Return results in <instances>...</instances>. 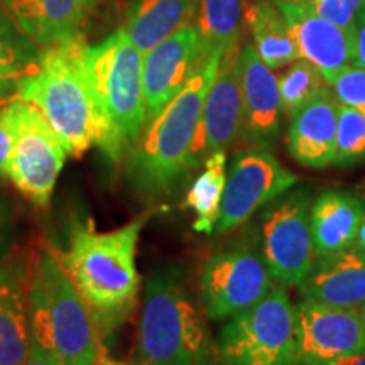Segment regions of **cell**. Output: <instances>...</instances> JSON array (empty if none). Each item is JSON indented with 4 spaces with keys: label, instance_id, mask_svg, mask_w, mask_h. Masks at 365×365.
I'll return each mask as SVG.
<instances>
[{
    "label": "cell",
    "instance_id": "cb8c5ba5",
    "mask_svg": "<svg viewBox=\"0 0 365 365\" xmlns=\"http://www.w3.org/2000/svg\"><path fill=\"white\" fill-rule=\"evenodd\" d=\"M195 26L205 58L240 48L244 0H198Z\"/></svg>",
    "mask_w": 365,
    "mask_h": 365
},
{
    "label": "cell",
    "instance_id": "60d3db41",
    "mask_svg": "<svg viewBox=\"0 0 365 365\" xmlns=\"http://www.w3.org/2000/svg\"><path fill=\"white\" fill-rule=\"evenodd\" d=\"M287 2H307V0H287Z\"/></svg>",
    "mask_w": 365,
    "mask_h": 365
},
{
    "label": "cell",
    "instance_id": "d4e9b609",
    "mask_svg": "<svg viewBox=\"0 0 365 365\" xmlns=\"http://www.w3.org/2000/svg\"><path fill=\"white\" fill-rule=\"evenodd\" d=\"M39 46L14 24L9 14L0 11V93L14 98L19 85L38 71Z\"/></svg>",
    "mask_w": 365,
    "mask_h": 365
},
{
    "label": "cell",
    "instance_id": "7402d4cb",
    "mask_svg": "<svg viewBox=\"0 0 365 365\" xmlns=\"http://www.w3.org/2000/svg\"><path fill=\"white\" fill-rule=\"evenodd\" d=\"M198 0H134L120 27L125 38L145 54L193 22Z\"/></svg>",
    "mask_w": 365,
    "mask_h": 365
},
{
    "label": "cell",
    "instance_id": "ac0fdd59",
    "mask_svg": "<svg viewBox=\"0 0 365 365\" xmlns=\"http://www.w3.org/2000/svg\"><path fill=\"white\" fill-rule=\"evenodd\" d=\"M339 112L340 103L330 88L289 117L287 148L294 161L313 170L333 164Z\"/></svg>",
    "mask_w": 365,
    "mask_h": 365
},
{
    "label": "cell",
    "instance_id": "484cf974",
    "mask_svg": "<svg viewBox=\"0 0 365 365\" xmlns=\"http://www.w3.org/2000/svg\"><path fill=\"white\" fill-rule=\"evenodd\" d=\"M225 166V150L210 154L205 161V171L196 178L186 195V207L196 213L193 228L198 234L212 235L215 230L227 182Z\"/></svg>",
    "mask_w": 365,
    "mask_h": 365
},
{
    "label": "cell",
    "instance_id": "74e56055",
    "mask_svg": "<svg viewBox=\"0 0 365 365\" xmlns=\"http://www.w3.org/2000/svg\"><path fill=\"white\" fill-rule=\"evenodd\" d=\"M100 2H102V0H85V6H86V9H88V11H91V9L97 7Z\"/></svg>",
    "mask_w": 365,
    "mask_h": 365
},
{
    "label": "cell",
    "instance_id": "83f0119b",
    "mask_svg": "<svg viewBox=\"0 0 365 365\" xmlns=\"http://www.w3.org/2000/svg\"><path fill=\"white\" fill-rule=\"evenodd\" d=\"M365 161V115L340 103L335 143V166H354Z\"/></svg>",
    "mask_w": 365,
    "mask_h": 365
},
{
    "label": "cell",
    "instance_id": "f35d334b",
    "mask_svg": "<svg viewBox=\"0 0 365 365\" xmlns=\"http://www.w3.org/2000/svg\"><path fill=\"white\" fill-rule=\"evenodd\" d=\"M360 314H362V319H364V325H365V301L362 304H360Z\"/></svg>",
    "mask_w": 365,
    "mask_h": 365
},
{
    "label": "cell",
    "instance_id": "4316f807",
    "mask_svg": "<svg viewBox=\"0 0 365 365\" xmlns=\"http://www.w3.org/2000/svg\"><path fill=\"white\" fill-rule=\"evenodd\" d=\"M282 113L291 117L299 108L330 90V85L322 71L307 59H296L293 65L277 76Z\"/></svg>",
    "mask_w": 365,
    "mask_h": 365
},
{
    "label": "cell",
    "instance_id": "603a6c76",
    "mask_svg": "<svg viewBox=\"0 0 365 365\" xmlns=\"http://www.w3.org/2000/svg\"><path fill=\"white\" fill-rule=\"evenodd\" d=\"M244 24L252 34L255 53L267 68L277 70L299 59L287 22L274 0H250L244 4Z\"/></svg>",
    "mask_w": 365,
    "mask_h": 365
},
{
    "label": "cell",
    "instance_id": "d590c367",
    "mask_svg": "<svg viewBox=\"0 0 365 365\" xmlns=\"http://www.w3.org/2000/svg\"><path fill=\"white\" fill-rule=\"evenodd\" d=\"M354 247H357L359 250H362V252H365V217H364L362 223H360L357 239H355V242H354Z\"/></svg>",
    "mask_w": 365,
    "mask_h": 365
},
{
    "label": "cell",
    "instance_id": "7c38bea8",
    "mask_svg": "<svg viewBox=\"0 0 365 365\" xmlns=\"http://www.w3.org/2000/svg\"><path fill=\"white\" fill-rule=\"evenodd\" d=\"M360 352H365L360 307H330L304 299L296 307L293 365H331Z\"/></svg>",
    "mask_w": 365,
    "mask_h": 365
},
{
    "label": "cell",
    "instance_id": "6da1fadb",
    "mask_svg": "<svg viewBox=\"0 0 365 365\" xmlns=\"http://www.w3.org/2000/svg\"><path fill=\"white\" fill-rule=\"evenodd\" d=\"M145 218L110 232L78 227L59 261L88 304L103 340L129 318L137 303L140 276L135 266L137 240Z\"/></svg>",
    "mask_w": 365,
    "mask_h": 365
},
{
    "label": "cell",
    "instance_id": "8d00e7d4",
    "mask_svg": "<svg viewBox=\"0 0 365 365\" xmlns=\"http://www.w3.org/2000/svg\"><path fill=\"white\" fill-rule=\"evenodd\" d=\"M11 100H12V97H7V95L0 93V113L6 110V107L11 103Z\"/></svg>",
    "mask_w": 365,
    "mask_h": 365
},
{
    "label": "cell",
    "instance_id": "9a60e30c",
    "mask_svg": "<svg viewBox=\"0 0 365 365\" xmlns=\"http://www.w3.org/2000/svg\"><path fill=\"white\" fill-rule=\"evenodd\" d=\"M289 27L299 58L307 59L328 78L354 65V36L319 17L307 2L274 0Z\"/></svg>",
    "mask_w": 365,
    "mask_h": 365
},
{
    "label": "cell",
    "instance_id": "e0dca14e",
    "mask_svg": "<svg viewBox=\"0 0 365 365\" xmlns=\"http://www.w3.org/2000/svg\"><path fill=\"white\" fill-rule=\"evenodd\" d=\"M304 301L355 308L365 301V252L349 247L314 255L308 276L298 286Z\"/></svg>",
    "mask_w": 365,
    "mask_h": 365
},
{
    "label": "cell",
    "instance_id": "4fadbf2b",
    "mask_svg": "<svg viewBox=\"0 0 365 365\" xmlns=\"http://www.w3.org/2000/svg\"><path fill=\"white\" fill-rule=\"evenodd\" d=\"M240 49L222 53L217 76L205 98L202 120L191 148L193 168L198 166L205 156L227 150L240 139L244 122L239 71Z\"/></svg>",
    "mask_w": 365,
    "mask_h": 365
},
{
    "label": "cell",
    "instance_id": "e575fe53",
    "mask_svg": "<svg viewBox=\"0 0 365 365\" xmlns=\"http://www.w3.org/2000/svg\"><path fill=\"white\" fill-rule=\"evenodd\" d=\"M331 365H365V352H360L357 355H352V357L339 360V362H335Z\"/></svg>",
    "mask_w": 365,
    "mask_h": 365
},
{
    "label": "cell",
    "instance_id": "ffe728a7",
    "mask_svg": "<svg viewBox=\"0 0 365 365\" xmlns=\"http://www.w3.org/2000/svg\"><path fill=\"white\" fill-rule=\"evenodd\" d=\"M14 24L39 48L80 36L85 0H4Z\"/></svg>",
    "mask_w": 365,
    "mask_h": 365
},
{
    "label": "cell",
    "instance_id": "4dcf8cb0",
    "mask_svg": "<svg viewBox=\"0 0 365 365\" xmlns=\"http://www.w3.org/2000/svg\"><path fill=\"white\" fill-rule=\"evenodd\" d=\"M12 144H14V122L7 105L6 110L0 113V176L6 175L7 159L12 150Z\"/></svg>",
    "mask_w": 365,
    "mask_h": 365
},
{
    "label": "cell",
    "instance_id": "ab89813d",
    "mask_svg": "<svg viewBox=\"0 0 365 365\" xmlns=\"http://www.w3.org/2000/svg\"><path fill=\"white\" fill-rule=\"evenodd\" d=\"M105 365H130V364H124V362H112V360H108V362L105 364ZM132 365H134V364H132Z\"/></svg>",
    "mask_w": 365,
    "mask_h": 365
},
{
    "label": "cell",
    "instance_id": "7a4b0ae2",
    "mask_svg": "<svg viewBox=\"0 0 365 365\" xmlns=\"http://www.w3.org/2000/svg\"><path fill=\"white\" fill-rule=\"evenodd\" d=\"M88 44L80 36L46 46L38 71L19 85L14 98L33 103L65 144L70 156L97 145L102 130L97 98L86 70Z\"/></svg>",
    "mask_w": 365,
    "mask_h": 365
},
{
    "label": "cell",
    "instance_id": "f1b7e54d",
    "mask_svg": "<svg viewBox=\"0 0 365 365\" xmlns=\"http://www.w3.org/2000/svg\"><path fill=\"white\" fill-rule=\"evenodd\" d=\"M339 103L352 107L365 115V70L357 65L344 66L328 78Z\"/></svg>",
    "mask_w": 365,
    "mask_h": 365
},
{
    "label": "cell",
    "instance_id": "8fae6325",
    "mask_svg": "<svg viewBox=\"0 0 365 365\" xmlns=\"http://www.w3.org/2000/svg\"><path fill=\"white\" fill-rule=\"evenodd\" d=\"M296 182L298 176L286 170L266 149L240 150L227 175L220 215L213 234L234 230L264 205L287 193Z\"/></svg>",
    "mask_w": 365,
    "mask_h": 365
},
{
    "label": "cell",
    "instance_id": "d6a6232c",
    "mask_svg": "<svg viewBox=\"0 0 365 365\" xmlns=\"http://www.w3.org/2000/svg\"><path fill=\"white\" fill-rule=\"evenodd\" d=\"M11 217H9L6 205L0 202V259L7 252L9 244H11Z\"/></svg>",
    "mask_w": 365,
    "mask_h": 365
},
{
    "label": "cell",
    "instance_id": "30bf717a",
    "mask_svg": "<svg viewBox=\"0 0 365 365\" xmlns=\"http://www.w3.org/2000/svg\"><path fill=\"white\" fill-rule=\"evenodd\" d=\"M312 205L309 190L299 188L279 196L262 217L264 259L282 286H299L314 261Z\"/></svg>",
    "mask_w": 365,
    "mask_h": 365
},
{
    "label": "cell",
    "instance_id": "52a82bcc",
    "mask_svg": "<svg viewBox=\"0 0 365 365\" xmlns=\"http://www.w3.org/2000/svg\"><path fill=\"white\" fill-rule=\"evenodd\" d=\"M223 365H293L296 307L282 287L230 318L218 336Z\"/></svg>",
    "mask_w": 365,
    "mask_h": 365
},
{
    "label": "cell",
    "instance_id": "8992f818",
    "mask_svg": "<svg viewBox=\"0 0 365 365\" xmlns=\"http://www.w3.org/2000/svg\"><path fill=\"white\" fill-rule=\"evenodd\" d=\"M86 70L102 122L97 145L112 163H118L134 148L148 120L143 53L118 29L86 48Z\"/></svg>",
    "mask_w": 365,
    "mask_h": 365
},
{
    "label": "cell",
    "instance_id": "44dd1931",
    "mask_svg": "<svg viewBox=\"0 0 365 365\" xmlns=\"http://www.w3.org/2000/svg\"><path fill=\"white\" fill-rule=\"evenodd\" d=\"M365 217V198L352 191L325 190L312 205L314 255L352 247Z\"/></svg>",
    "mask_w": 365,
    "mask_h": 365
},
{
    "label": "cell",
    "instance_id": "5b68a950",
    "mask_svg": "<svg viewBox=\"0 0 365 365\" xmlns=\"http://www.w3.org/2000/svg\"><path fill=\"white\" fill-rule=\"evenodd\" d=\"M217 354L180 271L161 267L150 274L137 331L135 365H213Z\"/></svg>",
    "mask_w": 365,
    "mask_h": 365
},
{
    "label": "cell",
    "instance_id": "2e32d148",
    "mask_svg": "<svg viewBox=\"0 0 365 365\" xmlns=\"http://www.w3.org/2000/svg\"><path fill=\"white\" fill-rule=\"evenodd\" d=\"M239 71L244 102L240 137L254 148L266 149L279 132L282 108L277 76L264 65L252 44L240 49Z\"/></svg>",
    "mask_w": 365,
    "mask_h": 365
},
{
    "label": "cell",
    "instance_id": "f546056e",
    "mask_svg": "<svg viewBox=\"0 0 365 365\" xmlns=\"http://www.w3.org/2000/svg\"><path fill=\"white\" fill-rule=\"evenodd\" d=\"M365 0H307V4L323 19L339 26L354 36L355 21Z\"/></svg>",
    "mask_w": 365,
    "mask_h": 365
},
{
    "label": "cell",
    "instance_id": "277c9868",
    "mask_svg": "<svg viewBox=\"0 0 365 365\" xmlns=\"http://www.w3.org/2000/svg\"><path fill=\"white\" fill-rule=\"evenodd\" d=\"M33 346L56 365H105L103 336L88 304L59 261L46 252L36 261L29 281Z\"/></svg>",
    "mask_w": 365,
    "mask_h": 365
},
{
    "label": "cell",
    "instance_id": "836d02e7",
    "mask_svg": "<svg viewBox=\"0 0 365 365\" xmlns=\"http://www.w3.org/2000/svg\"><path fill=\"white\" fill-rule=\"evenodd\" d=\"M21 365H56V364H53L51 360L46 359L44 355L39 352V350H36L34 346L31 345V352H29V355H27V359Z\"/></svg>",
    "mask_w": 365,
    "mask_h": 365
},
{
    "label": "cell",
    "instance_id": "d6986e66",
    "mask_svg": "<svg viewBox=\"0 0 365 365\" xmlns=\"http://www.w3.org/2000/svg\"><path fill=\"white\" fill-rule=\"evenodd\" d=\"M29 281L24 262L0 266V365H21L31 352Z\"/></svg>",
    "mask_w": 365,
    "mask_h": 365
},
{
    "label": "cell",
    "instance_id": "1f68e13d",
    "mask_svg": "<svg viewBox=\"0 0 365 365\" xmlns=\"http://www.w3.org/2000/svg\"><path fill=\"white\" fill-rule=\"evenodd\" d=\"M354 65H357L365 70V2L360 7L357 21L354 27Z\"/></svg>",
    "mask_w": 365,
    "mask_h": 365
},
{
    "label": "cell",
    "instance_id": "9c48e42d",
    "mask_svg": "<svg viewBox=\"0 0 365 365\" xmlns=\"http://www.w3.org/2000/svg\"><path fill=\"white\" fill-rule=\"evenodd\" d=\"M276 287L264 254L249 245L223 249L205 262L202 294L210 319L223 322L252 308Z\"/></svg>",
    "mask_w": 365,
    "mask_h": 365
},
{
    "label": "cell",
    "instance_id": "5bb4252c",
    "mask_svg": "<svg viewBox=\"0 0 365 365\" xmlns=\"http://www.w3.org/2000/svg\"><path fill=\"white\" fill-rule=\"evenodd\" d=\"M208 59L203 56L193 22L143 54V86L148 112L145 124L180 93Z\"/></svg>",
    "mask_w": 365,
    "mask_h": 365
},
{
    "label": "cell",
    "instance_id": "3957f363",
    "mask_svg": "<svg viewBox=\"0 0 365 365\" xmlns=\"http://www.w3.org/2000/svg\"><path fill=\"white\" fill-rule=\"evenodd\" d=\"M222 53H215L153 120L145 124L127 159V180L137 193L166 195L193 168L191 148L203 103L215 80Z\"/></svg>",
    "mask_w": 365,
    "mask_h": 365
},
{
    "label": "cell",
    "instance_id": "ba28073f",
    "mask_svg": "<svg viewBox=\"0 0 365 365\" xmlns=\"http://www.w3.org/2000/svg\"><path fill=\"white\" fill-rule=\"evenodd\" d=\"M9 110L14 122V144L6 176L34 205L48 207L68 156L65 144L33 103L12 98Z\"/></svg>",
    "mask_w": 365,
    "mask_h": 365
}]
</instances>
